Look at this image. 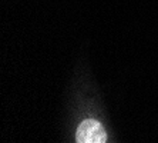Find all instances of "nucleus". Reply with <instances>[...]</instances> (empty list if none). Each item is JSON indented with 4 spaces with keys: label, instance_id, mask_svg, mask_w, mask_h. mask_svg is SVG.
Here are the masks:
<instances>
[{
    "label": "nucleus",
    "instance_id": "obj_1",
    "mask_svg": "<svg viewBox=\"0 0 158 143\" xmlns=\"http://www.w3.org/2000/svg\"><path fill=\"white\" fill-rule=\"evenodd\" d=\"M77 143H104L107 142V133L103 125L94 119H85L80 123L76 133Z\"/></svg>",
    "mask_w": 158,
    "mask_h": 143
}]
</instances>
